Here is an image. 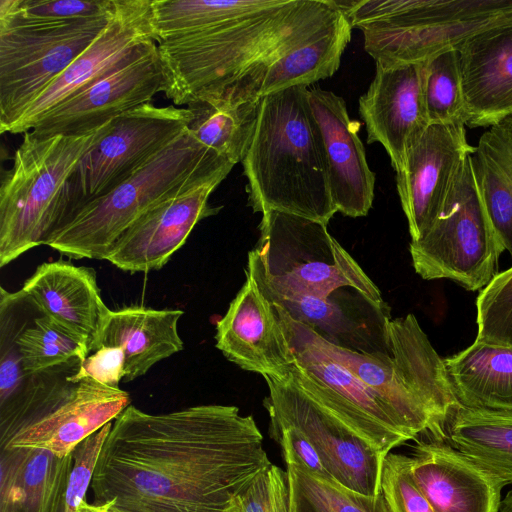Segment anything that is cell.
<instances>
[{
	"label": "cell",
	"instance_id": "1",
	"mask_svg": "<svg viewBox=\"0 0 512 512\" xmlns=\"http://www.w3.org/2000/svg\"><path fill=\"white\" fill-rule=\"evenodd\" d=\"M271 464L254 418L236 406L150 414L130 404L102 445L91 503L117 512H224Z\"/></svg>",
	"mask_w": 512,
	"mask_h": 512
},
{
	"label": "cell",
	"instance_id": "2",
	"mask_svg": "<svg viewBox=\"0 0 512 512\" xmlns=\"http://www.w3.org/2000/svg\"><path fill=\"white\" fill-rule=\"evenodd\" d=\"M343 13L336 0H237L215 25L157 43L162 92L175 106L228 93L262 98L269 68Z\"/></svg>",
	"mask_w": 512,
	"mask_h": 512
},
{
	"label": "cell",
	"instance_id": "3",
	"mask_svg": "<svg viewBox=\"0 0 512 512\" xmlns=\"http://www.w3.org/2000/svg\"><path fill=\"white\" fill-rule=\"evenodd\" d=\"M309 89L294 86L262 97L250 147L242 160L248 204L328 224L337 211Z\"/></svg>",
	"mask_w": 512,
	"mask_h": 512
},
{
	"label": "cell",
	"instance_id": "4",
	"mask_svg": "<svg viewBox=\"0 0 512 512\" xmlns=\"http://www.w3.org/2000/svg\"><path fill=\"white\" fill-rule=\"evenodd\" d=\"M273 307L285 335L322 352L376 391L396 412L411 439L422 434L445 437L446 422L459 404L444 359L413 314L387 320L391 354H386L337 346L281 308Z\"/></svg>",
	"mask_w": 512,
	"mask_h": 512
},
{
	"label": "cell",
	"instance_id": "5",
	"mask_svg": "<svg viewBox=\"0 0 512 512\" xmlns=\"http://www.w3.org/2000/svg\"><path fill=\"white\" fill-rule=\"evenodd\" d=\"M113 121V120H112ZM39 138L24 133L0 187V267L46 245L71 212L69 183L82 157L109 129Z\"/></svg>",
	"mask_w": 512,
	"mask_h": 512
},
{
	"label": "cell",
	"instance_id": "6",
	"mask_svg": "<svg viewBox=\"0 0 512 512\" xmlns=\"http://www.w3.org/2000/svg\"><path fill=\"white\" fill-rule=\"evenodd\" d=\"M226 163L231 162L186 129L130 177L75 209L46 245L70 259L105 260L123 233L150 209L191 177Z\"/></svg>",
	"mask_w": 512,
	"mask_h": 512
},
{
	"label": "cell",
	"instance_id": "7",
	"mask_svg": "<svg viewBox=\"0 0 512 512\" xmlns=\"http://www.w3.org/2000/svg\"><path fill=\"white\" fill-rule=\"evenodd\" d=\"M381 64L422 63L512 12V0H336Z\"/></svg>",
	"mask_w": 512,
	"mask_h": 512
},
{
	"label": "cell",
	"instance_id": "8",
	"mask_svg": "<svg viewBox=\"0 0 512 512\" xmlns=\"http://www.w3.org/2000/svg\"><path fill=\"white\" fill-rule=\"evenodd\" d=\"M259 231L246 268L269 286L320 298L349 287L383 307L379 288L326 224L271 210L262 214Z\"/></svg>",
	"mask_w": 512,
	"mask_h": 512
},
{
	"label": "cell",
	"instance_id": "9",
	"mask_svg": "<svg viewBox=\"0 0 512 512\" xmlns=\"http://www.w3.org/2000/svg\"><path fill=\"white\" fill-rule=\"evenodd\" d=\"M413 267L425 280L449 279L482 290L497 274L505 251L477 188L470 155L459 168L444 205L425 233L409 246Z\"/></svg>",
	"mask_w": 512,
	"mask_h": 512
},
{
	"label": "cell",
	"instance_id": "10",
	"mask_svg": "<svg viewBox=\"0 0 512 512\" xmlns=\"http://www.w3.org/2000/svg\"><path fill=\"white\" fill-rule=\"evenodd\" d=\"M131 403L120 389L84 379L77 383L35 381L0 428V448H35L65 457L113 422Z\"/></svg>",
	"mask_w": 512,
	"mask_h": 512
},
{
	"label": "cell",
	"instance_id": "11",
	"mask_svg": "<svg viewBox=\"0 0 512 512\" xmlns=\"http://www.w3.org/2000/svg\"><path fill=\"white\" fill-rule=\"evenodd\" d=\"M191 119L188 107H158L151 102L115 118L71 177L70 214L130 177L180 136Z\"/></svg>",
	"mask_w": 512,
	"mask_h": 512
},
{
	"label": "cell",
	"instance_id": "12",
	"mask_svg": "<svg viewBox=\"0 0 512 512\" xmlns=\"http://www.w3.org/2000/svg\"><path fill=\"white\" fill-rule=\"evenodd\" d=\"M114 9L57 27L0 28L1 133L95 40Z\"/></svg>",
	"mask_w": 512,
	"mask_h": 512
},
{
	"label": "cell",
	"instance_id": "13",
	"mask_svg": "<svg viewBox=\"0 0 512 512\" xmlns=\"http://www.w3.org/2000/svg\"><path fill=\"white\" fill-rule=\"evenodd\" d=\"M269 395L263 404L270 424L298 430L313 445L331 478L357 493H382V455L304 393L287 375L264 377Z\"/></svg>",
	"mask_w": 512,
	"mask_h": 512
},
{
	"label": "cell",
	"instance_id": "14",
	"mask_svg": "<svg viewBox=\"0 0 512 512\" xmlns=\"http://www.w3.org/2000/svg\"><path fill=\"white\" fill-rule=\"evenodd\" d=\"M286 336L295 356L290 379L382 455L411 440L392 407L349 370L312 346Z\"/></svg>",
	"mask_w": 512,
	"mask_h": 512
},
{
	"label": "cell",
	"instance_id": "15",
	"mask_svg": "<svg viewBox=\"0 0 512 512\" xmlns=\"http://www.w3.org/2000/svg\"><path fill=\"white\" fill-rule=\"evenodd\" d=\"M151 0H117L103 31L34 100L5 133L24 134L58 105L149 50Z\"/></svg>",
	"mask_w": 512,
	"mask_h": 512
},
{
	"label": "cell",
	"instance_id": "16",
	"mask_svg": "<svg viewBox=\"0 0 512 512\" xmlns=\"http://www.w3.org/2000/svg\"><path fill=\"white\" fill-rule=\"evenodd\" d=\"M233 166L226 163L188 179L125 231L105 260L129 273L160 270L197 223L220 211L208 200Z\"/></svg>",
	"mask_w": 512,
	"mask_h": 512
},
{
	"label": "cell",
	"instance_id": "17",
	"mask_svg": "<svg viewBox=\"0 0 512 512\" xmlns=\"http://www.w3.org/2000/svg\"><path fill=\"white\" fill-rule=\"evenodd\" d=\"M157 43L44 115L29 131L39 138L91 133L162 91Z\"/></svg>",
	"mask_w": 512,
	"mask_h": 512
},
{
	"label": "cell",
	"instance_id": "18",
	"mask_svg": "<svg viewBox=\"0 0 512 512\" xmlns=\"http://www.w3.org/2000/svg\"><path fill=\"white\" fill-rule=\"evenodd\" d=\"M464 123L430 124L408 151L396 185L411 241L418 240L442 209L457 172L471 155Z\"/></svg>",
	"mask_w": 512,
	"mask_h": 512
},
{
	"label": "cell",
	"instance_id": "19",
	"mask_svg": "<svg viewBox=\"0 0 512 512\" xmlns=\"http://www.w3.org/2000/svg\"><path fill=\"white\" fill-rule=\"evenodd\" d=\"M367 143H380L395 172L430 125L423 92V62L376 63L375 76L359 99Z\"/></svg>",
	"mask_w": 512,
	"mask_h": 512
},
{
	"label": "cell",
	"instance_id": "20",
	"mask_svg": "<svg viewBox=\"0 0 512 512\" xmlns=\"http://www.w3.org/2000/svg\"><path fill=\"white\" fill-rule=\"evenodd\" d=\"M246 281L216 324V348L241 369L276 379L292 370L295 356L272 303L253 275Z\"/></svg>",
	"mask_w": 512,
	"mask_h": 512
},
{
	"label": "cell",
	"instance_id": "21",
	"mask_svg": "<svg viewBox=\"0 0 512 512\" xmlns=\"http://www.w3.org/2000/svg\"><path fill=\"white\" fill-rule=\"evenodd\" d=\"M458 51L464 124L491 127L512 115V12L474 32Z\"/></svg>",
	"mask_w": 512,
	"mask_h": 512
},
{
	"label": "cell",
	"instance_id": "22",
	"mask_svg": "<svg viewBox=\"0 0 512 512\" xmlns=\"http://www.w3.org/2000/svg\"><path fill=\"white\" fill-rule=\"evenodd\" d=\"M308 97L321 134L333 203L345 216H365L373 204L375 173L358 134L360 123L350 119L344 99L335 93L316 88Z\"/></svg>",
	"mask_w": 512,
	"mask_h": 512
},
{
	"label": "cell",
	"instance_id": "23",
	"mask_svg": "<svg viewBox=\"0 0 512 512\" xmlns=\"http://www.w3.org/2000/svg\"><path fill=\"white\" fill-rule=\"evenodd\" d=\"M434 438L419 441L413 478L434 512H498L506 484L457 448Z\"/></svg>",
	"mask_w": 512,
	"mask_h": 512
},
{
	"label": "cell",
	"instance_id": "24",
	"mask_svg": "<svg viewBox=\"0 0 512 512\" xmlns=\"http://www.w3.org/2000/svg\"><path fill=\"white\" fill-rule=\"evenodd\" d=\"M18 295L30 301L42 315L87 336L90 341L110 312L101 297L95 270L68 261L39 265Z\"/></svg>",
	"mask_w": 512,
	"mask_h": 512
},
{
	"label": "cell",
	"instance_id": "25",
	"mask_svg": "<svg viewBox=\"0 0 512 512\" xmlns=\"http://www.w3.org/2000/svg\"><path fill=\"white\" fill-rule=\"evenodd\" d=\"M179 309L129 306L110 310L89 344V354L101 347L120 348L125 356V376L129 382L145 375L156 363L184 348L178 322Z\"/></svg>",
	"mask_w": 512,
	"mask_h": 512
},
{
	"label": "cell",
	"instance_id": "26",
	"mask_svg": "<svg viewBox=\"0 0 512 512\" xmlns=\"http://www.w3.org/2000/svg\"><path fill=\"white\" fill-rule=\"evenodd\" d=\"M72 467V453L1 448L0 512H65Z\"/></svg>",
	"mask_w": 512,
	"mask_h": 512
},
{
	"label": "cell",
	"instance_id": "27",
	"mask_svg": "<svg viewBox=\"0 0 512 512\" xmlns=\"http://www.w3.org/2000/svg\"><path fill=\"white\" fill-rule=\"evenodd\" d=\"M444 364L459 406L512 413V347L474 341Z\"/></svg>",
	"mask_w": 512,
	"mask_h": 512
},
{
	"label": "cell",
	"instance_id": "28",
	"mask_svg": "<svg viewBox=\"0 0 512 512\" xmlns=\"http://www.w3.org/2000/svg\"><path fill=\"white\" fill-rule=\"evenodd\" d=\"M470 162L495 233L512 255V115L481 135Z\"/></svg>",
	"mask_w": 512,
	"mask_h": 512
},
{
	"label": "cell",
	"instance_id": "29",
	"mask_svg": "<svg viewBox=\"0 0 512 512\" xmlns=\"http://www.w3.org/2000/svg\"><path fill=\"white\" fill-rule=\"evenodd\" d=\"M262 98L224 94L198 100L188 131L206 148L234 165L244 159L253 139Z\"/></svg>",
	"mask_w": 512,
	"mask_h": 512
},
{
	"label": "cell",
	"instance_id": "30",
	"mask_svg": "<svg viewBox=\"0 0 512 512\" xmlns=\"http://www.w3.org/2000/svg\"><path fill=\"white\" fill-rule=\"evenodd\" d=\"M445 426L452 446L512 485V413L458 406Z\"/></svg>",
	"mask_w": 512,
	"mask_h": 512
},
{
	"label": "cell",
	"instance_id": "31",
	"mask_svg": "<svg viewBox=\"0 0 512 512\" xmlns=\"http://www.w3.org/2000/svg\"><path fill=\"white\" fill-rule=\"evenodd\" d=\"M351 31V24L343 13L321 33L269 68L261 96L294 86L308 87L331 77L340 66L341 56L351 39Z\"/></svg>",
	"mask_w": 512,
	"mask_h": 512
},
{
	"label": "cell",
	"instance_id": "32",
	"mask_svg": "<svg viewBox=\"0 0 512 512\" xmlns=\"http://www.w3.org/2000/svg\"><path fill=\"white\" fill-rule=\"evenodd\" d=\"M21 365L27 376L47 372L72 360L82 362L89 355L90 339L57 320L42 315L15 338Z\"/></svg>",
	"mask_w": 512,
	"mask_h": 512
},
{
	"label": "cell",
	"instance_id": "33",
	"mask_svg": "<svg viewBox=\"0 0 512 512\" xmlns=\"http://www.w3.org/2000/svg\"><path fill=\"white\" fill-rule=\"evenodd\" d=\"M290 489L289 512H391L384 495L366 496L310 473L299 463L286 462Z\"/></svg>",
	"mask_w": 512,
	"mask_h": 512
},
{
	"label": "cell",
	"instance_id": "34",
	"mask_svg": "<svg viewBox=\"0 0 512 512\" xmlns=\"http://www.w3.org/2000/svg\"><path fill=\"white\" fill-rule=\"evenodd\" d=\"M247 269V268H246ZM254 277L262 294L275 306L281 308L293 320L307 325L327 341L346 348L348 334L358 338L362 327L356 325L336 301L310 294L276 289L262 279Z\"/></svg>",
	"mask_w": 512,
	"mask_h": 512
},
{
	"label": "cell",
	"instance_id": "35",
	"mask_svg": "<svg viewBox=\"0 0 512 512\" xmlns=\"http://www.w3.org/2000/svg\"><path fill=\"white\" fill-rule=\"evenodd\" d=\"M116 0H0V28L57 27L110 13Z\"/></svg>",
	"mask_w": 512,
	"mask_h": 512
},
{
	"label": "cell",
	"instance_id": "36",
	"mask_svg": "<svg viewBox=\"0 0 512 512\" xmlns=\"http://www.w3.org/2000/svg\"><path fill=\"white\" fill-rule=\"evenodd\" d=\"M423 92L430 124L464 123V99L456 48L423 62Z\"/></svg>",
	"mask_w": 512,
	"mask_h": 512
},
{
	"label": "cell",
	"instance_id": "37",
	"mask_svg": "<svg viewBox=\"0 0 512 512\" xmlns=\"http://www.w3.org/2000/svg\"><path fill=\"white\" fill-rule=\"evenodd\" d=\"M475 341L512 347V266L497 273L476 300Z\"/></svg>",
	"mask_w": 512,
	"mask_h": 512
},
{
	"label": "cell",
	"instance_id": "38",
	"mask_svg": "<svg viewBox=\"0 0 512 512\" xmlns=\"http://www.w3.org/2000/svg\"><path fill=\"white\" fill-rule=\"evenodd\" d=\"M287 471L269 465L230 501L224 512H289Z\"/></svg>",
	"mask_w": 512,
	"mask_h": 512
},
{
	"label": "cell",
	"instance_id": "39",
	"mask_svg": "<svg viewBox=\"0 0 512 512\" xmlns=\"http://www.w3.org/2000/svg\"><path fill=\"white\" fill-rule=\"evenodd\" d=\"M381 491L391 512H434L411 472V457L390 452L384 459Z\"/></svg>",
	"mask_w": 512,
	"mask_h": 512
},
{
	"label": "cell",
	"instance_id": "40",
	"mask_svg": "<svg viewBox=\"0 0 512 512\" xmlns=\"http://www.w3.org/2000/svg\"><path fill=\"white\" fill-rule=\"evenodd\" d=\"M125 376V356L117 347H101L91 352L82 362L78 363L77 370L66 376V380L77 383L84 379H91L98 383L119 388V383Z\"/></svg>",
	"mask_w": 512,
	"mask_h": 512
},
{
	"label": "cell",
	"instance_id": "41",
	"mask_svg": "<svg viewBox=\"0 0 512 512\" xmlns=\"http://www.w3.org/2000/svg\"><path fill=\"white\" fill-rule=\"evenodd\" d=\"M271 436L280 444L285 462L301 464L310 473L333 480L313 445L298 430L270 424Z\"/></svg>",
	"mask_w": 512,
	"mask_h": 512
},
{
	"label": "cell",
	"instance_id": "42",
	"mask_svg": "<svg viewBox=\"0 0 512 512\" xmlns=\"http://www.w3.org/2000/svg\"><path fill=\"white\" fill-rule=\"evenodd\" d=\"M77 512H117L108 507L101 505H94L92 503H88L86 500L82 502L79 506Z\"/></svg>",
	"mask_w": 512,
	"mask_h": 512
},
{
	"label": "cell",
	"instance_id": "43",
	"mask_svg": "<svg viewBox=\"0 0 512 512\" xmlns=\"http://www.w3.org/2000/svg\"><path fill=\"white\" fill-rule=\"evenodd\" d=\"M498 512H512V490L502 499Z\"/></svg>",
	"mask_w": 512,
	"mask_h": 512
}]
</instances>
